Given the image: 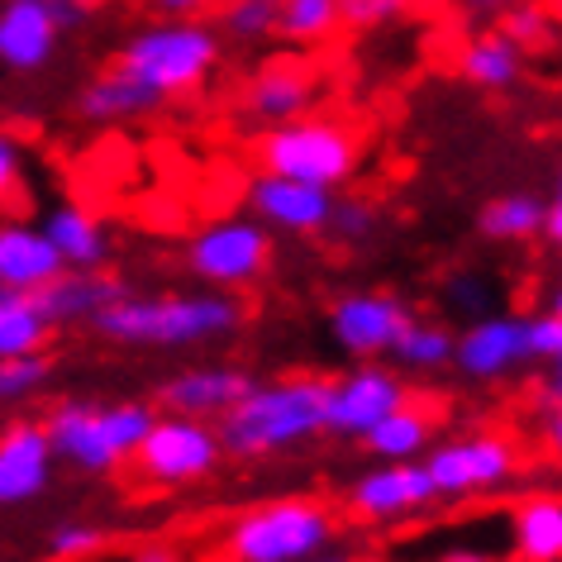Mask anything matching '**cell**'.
<instances>
[{
	"label": "cell",
	"mask_w": 562,
	"mask_h": 562,
	"mask_svg": "<svg viewBox=\"0 0 562 562\" xmlns=\"http://www.w3.org/2000/svg\"><path fill=\"white\" fill-rule=\"evenodd\" d=\"M91 329L120 348H148V353H181V348H210L244 329V305L229 291H158L134 296L124 291L105 311L91 315Z\"/></svg>",
	"instance_id": "6da1fadb"
},
{
	"label": "cell",
	"mask_w": 562,
	"mask_h": 562,
	"mask_svg": "<svg viewBox=\"0 0 562 562\" xmlns=\"http://www.w3.org/2000/svg\"><path fill=\"white\" fill-rule=\"evenodd\" d=\"M224 458H286L325 434V382L319 376H277L248 382L229 411L215 419Z\"/></svg>",
	"instance_id": "7a4b0ae2"
},
{
	"label": "cell",
	"mask_w": 562,
	"mask_h": 562,
	"mask_svg": "<svg viewBox=\"0 0 562 562\" xmlns=\"http://www.w3.org/2000/svg\"><path fill=\"white\" fill-rule=\"evenodd\" d=\"M224 58V38L220 30H210L201 15L191 20H153L124 38L115 53V67L124 77H134L144 91H153L158 101H181L195 95L215 77V67Z\"/></svg>",
	"instance_id": "3957f363"
},
{
	"label": "cell",
	"mask_w": 562,
	"mask_h": 562,
	"mask_svg": "<svg viewBox=\"0 0 562 562\" xmlns=\"http://www.w3.org/2000/svg\"><path fill=\"white\" fill-rule=\"evenodd\" d=\"M153 415H158V405L148 401H58L44 419L53 462H67L87 476L130 468Z\"/></svg>",
	"instance_id": "277c9868"
},
{
	"label": "cell",
	"mask_w": 562,
	"mask_h": 562,
	"mask_svg": "<svg viewBox=\"0 0 562 562\" xmlns=\"http://www.w3.org/2000/svg\"><path fill=\"white\" fill-rule=\"evenodd\" d=\"M339 533V515L319 496H272L248 505L224 529L229 562H305L325 553Z\"/></svg>",
	"instance_id": "5b68a950"
},
{
	"label": "cell",
	"mask_w": 562,
	"mask_h": 562,
	"mask_svg": "<svg viewBox=\"0 0 562 562\" xmlns=\"http://www.w3.org/2000/svg\"><path fill=\"white\" fill-rule=\"evenodd\" d=\"M258 162L272 177H291L305 187L339 191L362 167V134L348 130L334 115H296L286 124H272L258 138Z\"/></svg>",
	"instance_id": "8992f818"
},
{
	"label": "cell",
	"mask_w": 562,
	"mask_h": 562,
	"mask_svg": "<svg viewBox=\"0 0 562 562\" xmlns=\"http://www.w3.org/2000/svg\"><path fill=\"white\" fill-rule=\"evenodd\" d=\"M419 468L429 472L439 501H476V496H496V491L515 482L519 448L510 434L468 429V434L434 439L425 453H419Z\"/></svg>",
	"instance_id": "52a82bcc"
},
{
	"label": "cell",
	"mask_w": 562,
	"mask_h": 562,
	"mask_svg": "<svg viewBox=\"0 0 562 562\" xmlns=\"http://www.w3.org/2000/svg\"><path fill=\"white\" fill-rule=\"evenodd\" d=\"M277 234H267L252 215H224L201 224L187 238V272L210 291H248L272 272Z\"/></svg>",
	"instance_id": "ba28073f"
},
{
	"label": "cell",
	"mask_w": 562,
	"mask_h": 562,
	"mask_svg": "<svg viewBox=\"0 0 562 562\" xmlns=\"http://www.w3.org/2000/svg\"><path fill=\"white\" fill-rule=\"evenodd\" d=\"M220 462H224V443L210 419L158 411L148 434L138 439L130 468L144 476L148 486L177 491V486H195V482H205V476H215Z\"/></svg>",
	"instance_id": "9c48e42d"
},
{
	"label": "cell",
	"mask_w": 562,
	"mask_h": 562,
	"mask_svg": "<svg viewBox=\"0 0 562 562\" xmlns=\"http://www.w3.org/2000/svg\"><path fill=\"white\" fill-rule=\"evenodd\" d=\"M411 401V386L396 368H386L382 358L353 362L348 372L325 382V434L339 439H362L376 419H386L391 411Z\"/></svg>",
	"instance_id": "30bf717a"
},
{
	"label": "cell",
	"mask_w": 562,
	"mask_h": 562,
	"mask_svg": "<svg viewBox=\"0 0 562 562\" xmlns=\"http://www.w3.org/2000/svg\"><path fill=\"white\" fill-rule=\"evenodd\" d=\"M529 329L525 315H476L453 334V368L476 386H501L519 368H529Z\"/></svg>",
	"instance_id": "8fae6325"
},
{
	"label": "cell",
	"mask_w": 562,
	"mask_h": 562,
	"mask_svg": "<svg viewBox=\"0 0 562 562\" xmlns=\"http://www.w3.org/2000/svg\"><path fill=\"white\" fill-rule=\"evenodd\" d=\"M411 319H415L411 305L401 296H391V291H344L329 305V339L353 362L386 358Z\"/></svg>",
	"instance_id": "7c38bea8"
},
{
	"label": "cell",
	"mask_w": 562,
	"mask_h": 562,
	"mask_svg": "<svg viewBox=\"0 0 562 562\" xmlns=\"http://www.w3.org/2000/svg\"><path fill=\"white\" fill-rule=\"evenodd\" d=\"M434 496L429 472L415 462H372L368 472L353 476L348 486V510H353L362 525H401V519L425 515Z\"/></svg>",
	"instance_id": "4fadbf2b"
},
{
	"label": "cell",
	"mask_w": 562,
	"mask_h": 562,
	"mask_svg": "<svg viewBox=\"0 0 562 562\" xmlns=\"http://www.w3.org/2000/svg\"><path fill=\"white\" fill-rule=\"evenodd\" d=\"M248 201V215L262 224L267 234H286V238H315L329 229V215H334V201L339 195L325 191V187H305V181H291V177H272V172H258L244 191Z\"/></svg>",
	"instance_id": "5bb4252c"
},
{
	"label": "cell",
	"mask_w": 562,
	"mask_h": 562,
	"mask_svg": "<svg viewBox=\"0 0 562 562\" xmlns=\"http://www.w3.org/2000/svg\"><path fill=\"white\" fill-rule=\"evenodd\" d=\"M53 448L44 419H10L0 429V510L34 505L53 486Z\"/></svg>",
	"instance_id": "9a60e30c"
},
{
	"label": "cell",
	"mask_w": 562,
	"mask_h": 562,
	"mask_svg": "<svg viewBox=\"0 0 562 562\" xmlns=\"http://www.w3.org/2000/svg\"><path fill=\"white\" fill-rule=\"evenodd\" d=\"M315 101H319V77L311 63H296V58L262 63L244 87V115L252 124H262V130L286 124L296 115H311Z\"/></svg>",
	"instance_id": "2e32d148"
},
{
	"label": "cell",
	"mask_w": 562,
	"mask_h": 562,
	"mask_svg": "<svg viewBox=\"0 0 562 562\" xmlns=\"http://www.w3.org/2000/svg\"><path fill=\"white\" fill-rule=\"evenodd\" d=\"M252 376L238 362H195V368L172 372L158 386V411L167 415H191V419H215L244 396Z\"/></svg>",
	"instance_id": "e0dca14e"
},
{
	"label": "cell",
	"mask_w": 562,
	"mask_h": 562,
	"mask_svg": "<svg viewBox=\"0 0 562 562\" xmlns=\"http://www.w3.org/2000/svg\"><path fill=\"white\" fill-rule=\"evenodd\" d=\"M58 20L48 0H0V67L10 77L44 72L58 53Z\"/></svg>",
	"instance_id": "ac0fdd59"
},
{
	"label": "cell",
	"mask_w": 562,
	"mask_h": 562,
	"mask_svg": "<svg viewBox=\"0 0 562 562\" xmlns=\"http://www.w3.org/2000/svg\"><path fill=\"white\" fill-rule=\"evenodd\" d=\"M124 277L115 272H77V267H63L58 277L48 281V286H38L34 291V311L44 315V325L48 329H58V325H91V315L95 311H105L110 301H120L124 296Z\"/></svg>",
	"instance_id": "d6986e66"
},
{
	"label": "cell",
	"mask_w": 562,
	"mask_h": 562,
	"mask_svg": "<svg viewBox=\"0 0 562 562\" xmlns=\"http://www.w3.org/2000/svg\"><path fill=\"white\" fill-rule=\"evenodd\" d=\"M63 272V258L53 252L44 229L30 220H0V286L34 296Z\"/></svg>",
	"instance_id": "ffe728a7"
},
{
	"label": "cell",
	"mask_w": 562,
	"mask_h": 562,
	"mask_svg": "<svg viewBox=\"0 0 562 562\" xmlns=\"http://www.w3.org/2000/svg\"><path fill=\"white\" fill-rule=\"evenodd\" d=\"M38 229L53 244V252L63 258V267H77V272H101L110 262V229L105 220L95 215V210L77 205V201H63L53 205L44 220H38Z\"/></svg>",
	"instance_id": "44dd1931"
},
{
	"label": "cell",
	"mask_w": 562,
	"mask_h": 562,
	"mask_svg": "<svg viewBox=\"0 0 562 562\" xmlns=\"http://www.w3.org/2000/svg\"><path fill=\"white\" fill-rule=\"evenodd\" d=\"M510 553L519 562H562V496L529 491L510 510Z\"/></svg>",
	"instance_id": "7402d4cb"
},
{
	"label": "cell",
	"mask_w": 562,
	"mask_h": 562,
	"mask_svg": "<svg viewBox=\"0 0 562 562\" xmlns=\"http://www.w3.org/2000/svg\"><path fill=\"white\" fill-rule=\"evenodd\" d=\"M158 105H162L158 95L144 91L134 77H124L120 67H115V72L91 77L87 87L77 91V115L87 124H130V120L153 115Z\"/></svg>",
	"instance_id": "603a6c76"
},
{
	"label": "cell",
	"mask_w": 562,
	"mask_h": 562,
	"mask_svg": "<svg viewBox=\"0 0 562 562\" xmlns=\"http://www.w3.org/2000/svg\"><path fill=\"white\" fill-rule=\"evenodd\" d=\"M525 63L529 58L510 44V38L501 30H491V34H472L468 44H462L458 77L476 91H510V87H519V77H525Z\"/></svg>",
	"instance_id": "cb8c5ba5"
},
{
	"label": "cell",
	"mask_w": 562,
	"mask_h": 562,
	"mask_svg": "<svg viewBox=\"0 0 562 562\" xmlns=\"http://www.w3.org/2000/svg\"><path fill=\"white\" fill-rule=\"evenodd\" d=\"M358 443H362V453H368L372 462H415L434 443V415L425 411V405L405 401L401 411L376 419Z\"/></svg>",
	"instance_id": "d4e9b609"
},
{
	"label": "cell",
	"mask_w": 562,
	"mask_h": 562,
	"mask_svg": "<svg viewBox=\"0 0 562 562\" xmlns=\"http://www.w3.org/2000/svg\"><path fill=\"white\" fill-rule=\"evenodd\" d=\"M539 224H543V195H533V191L491 195L476 210V234L486 244H529V238H539Z\"/></svg>",
	"instance_id": "484cf974"
},
{
	"label": "cell",
	"mask_w": 562,
	"mask_h": 562,
	"mask_svg": "<svg viewBox=\"0 0 562 562\" xmlns=\"http://www.w3.org/2000/svg\"><path fill=\"white\" fill-rule=\"evenodd\" d=\"M391 362L396 372H443L453 368V329L439 325V319H411L401 329V339L391 344Z\"/></svg>",
	"instance_id": "4316f807"
},
{
	"label": "cell",
	"mask_w": 562,
	"mask_h": 562,
	"mask_svg": "<svg viewBox=\"0 0 562 562\" xmlns=\"http://www.w3.org/2000/svg\"><path fill=\"white\" fill-rule=\"evenodd\" d=\"M339 30V0H277V38H286V44L325 48Z\"/></svg>",
	"instance_id": "83f0119b"
},
{
	"label": "cell",
	"mask_w": 562,
	"mask_h": 562,
	"mask_svg": "<svg viewBox=\"0 0 562 562\" xmlns=\"http://www.w3.org/2000/svg\"><path fill=\"white\" fill-rule=\"evenodd\" d=\"M48 344V325L34 311L30 296L0 286V358H20V353H38Z\"/></svg>",
	"instance_id": "f1b7e54d"
},
{
	"label": "cell",
	"mask_w": 562,
	"mask_h": 562,
	"mask_svg": "<svg viewBox=\"0 0 562 562\" xmlns=\"http://www.w3.org/2000/svg\"><path fill=\"white\" fill-rule=\"evenodd\" d=\"M501 34L510 38V44L525 53H539L553 44V34H558V24H553V5L548 0H510V5L501 10Z\"/></svg>",
	"instance_id": "f546056e"
},
{
	"label": "cell",
	"mask_w": 562,
	"mask_h": 562,
	"mask_svg": "<svg viewBox=\"0 0 562 562\" xmlns=\"http://www.w3.org/2000/svg\"><path fill=\"white\" fill-rule=\"evenodd\" d=\"M53 382V358L38 353H20V358H0V405H20L38 396Z\"/></svg>",
	"instance_id": "4dcf8cb0"
},
{
	"label": "cell",
	"mask_w": 562,
	"mask_h": 562,
	"mask_svg": "<svg viewBox=\"0 0 562 562\" xmlns=\"http://www.w3.org/2000/svg\"><path fill=\"white\" fill-rule=\"evenodd\" d=\"M224 34L238 38V44H262V38H277V0H224Z\"/></svg>",
	"instance_id": "1f68e13d"
},
{
	"label": "cell",
	"mask_w": 562,
	"mask_h": 562,
	"mask_svg": "<svg viewBox=\"0 0 562 562\" xmlns=\"http://www.w3.org/2000/svg\"><path fill=\"white\" fill-rule=\"evenodd\" d=\"M105 548V529L95 519H58L48 529V553L58 562H87Z\"/></svg>",
	"instance_id": "d6a6232c"
},
{
	"label": "cell",
	"mask_w": 562,
	"mask_h": 562,
	"mask_svg": "<svg viewBox=\"0 0 562 562\" xmlns=\"http://www.w3.org/2000/svg\"><path fill=\"white\" fill-rule=\"evenodd\" d=\"M525 329H529V358L558 368V358H562V305H558V296L548 301L539 315H525Z\"/></svg>",
	"instance_id": "836d02e7"
},
{
	"label": "cell",
	"mask_w": 562,
	"mask_h": 562,
	"mask_svg": "<svg viewBox=\"0 0 562 562\" xmlns=\"http://www.w3.org/2000/svg\"><path fill=\"white\" fill-rule=\"evenodd\" d=\"M376 224H382V215H376L372 201H334V215H329L325 234L344 238V244H368V238L376 234Z\"/></svg>",
	"instance_id": "e575fe53"
},
{
	"label": "cell",
	"mask_w": 562,
	"mask_h": 562,
	"mask_svg": "<svg viewBox=\"0 0 562 562\" xmlns=\"http://www.w3.org/2000/svg\"><path fill=\"white\" fill-rule=\"evenodd\" d=\"M415 0H339V20L348 30H386L396 24Z\"/></svg>",
	"instance_id": "d590c367"
},
{
	"label": "cell",
	"mask_w": 562,
	"mask_h": 562,
	"mask_svg": "<svg viewBox=\"0 0 562 562\" xmlns=\"http://www.w3.org/2000/svg\"><path fill=\"white\" fill-rule=\"evenodd\" d=\"M448 305H453V311H462V315H486V305L496 301V286H491V281L482 277V272H458L453 281H448Z\"/></svg>",
	"instance_id": "8d00e7d4"
},
{
	"label": "cell",
	"mask_w": 562,
	"mask_h": 562,
	"mask_svg": "<svg viewBox=\"0 0 562 562\" xmlns=\"http://www.w3.org/2000/svg\"><path fill=\"white\" fill-rule=\"evenodd\" d=\"M24 181V144L10 130H0V201L15 195Z\"/></svg>",
	"instance_id": "74e56055"
},
{
	"label": "cell",
	"mask_w": 562,
	"mask_h": 562,
	"mask_svg": "<svg viewBox=\"0 0 562 562\" xmlns=\"http://www.w3.org/2000/svg\"><path fill=\"white\" fill-rule=\"evenodd\" d=\"M95 5H101V0H48L58 30H77V24H87V15H91Z\"/></svg>",
	"instance_id": "f35d334b"
},
{
	"label": "cell",
	"mask_w": 562,
	"mask_h": 562,
	"mask_svg": "<svg viewBox=\"0 0 562 562\" xmlns=\"http://www.w3.org/2000/svg\"><path fill=\"white\" fill-rule=\"evenodd\" d=\"M539 238L548 248L562 244V191H548L543 195V224H539Z\"/></svg>",
	"instance_id": "ab89813d"
},
{
	"label": "cell",
	"mask_w": 562,
	"mask_h": 562,
	"mask_svg": "<svg viewBox=\"0 0 562 562\" xmlns=\"http://www.w3.org/2000/svg\"><path fill=\"white\" fill-rule=\"evenodd\" d=\"M533 396H539V411H543V415H562V376H558V368H548V372L539 376Z\"/></svg>",
	"instance_id": "60d3db41"
},
{
	"label": "cell",
	"mask_w": 562,
	"mask_h": 562,
	"mask_svg": "<svg viewBox=\"0 0 562 562\" xmlns=\"http://www.w3.org/2000/svg\"><path fill=\"white\" fill-rule=\"evenodd\" d=\"M210 5H224V0H153V10L167 20H191V15H201V10Z\"/></svg>",
	"instance_id": "b9f144b4"
},
{
	"label": "cell",
	"mask_w": 562,
	"mask_h": 562,
	"mask_svg": "<svg viewBox=\"0 0 562 562\" xmlns=\"http://www.w3.org/2000/svg\"><path fill=\"white\" fill-rule=\"evenodd\" d=\"M448 5H458L462 15H501L510 0H448Z\"/></svg>",
	"instance_id": "7bdbcfd3"
},
{
	"label": "cell",
	"mask_w": 562,
	"mask_h": 562,
	"mask_svg": "<svg viewBox=\"0 0 562 562\" xmlns=\"http://www.w3.org/2000/svg\"><path fill=\"white\" fill-rule=\"evenodd\" d=\"M130 562H187V558H181L177 548H167V543H148V548H138Z\"/></svg>",
	"instance_id": "ee69618b"
},
{
	"label": "cell",
	"mask_w": 562,
	"mask_h": 562,
	"mask_svg": "<svg viewBox=\"0 0 562 562\" xmlns=\"http://www.w3.org/2000/svg\"><path fill=\"white\" fill-rule=\"evenodd\" d=\"M439 562H496V558L482 553V548H472V543H462V548H448Z\"/></svg>",
	"instance_id": "f6af8a7d"
},
{
	"label": "cell",
	"mask_w": 562,
	"mask_h": 562,
	"mask_svg": "<svg viewBox=\"0 0 562 562\" xmlns=\"http://www.w3.org/2000/svg\"><path fill=\"white\" fill-rule=\"evenodd\" d=\"M305 562H358V558H348V553H334V548H325V553H315V558H305Z\"/></svg>",
	"instance_id": "bcb514c9"
}]
</instances>
